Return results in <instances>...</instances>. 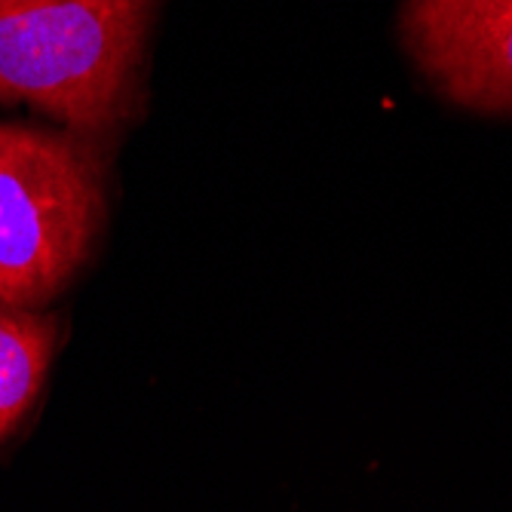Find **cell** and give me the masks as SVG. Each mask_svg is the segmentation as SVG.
<instances>
[{
    "instance_id": "cell-1",
    "label": "cell",
    "mask_w": 512,
    "mask_h": 512,
    "mask_svg": "<svg viewBox=\"0 0 512 512\" xmlns=\"http://www.w3.org/2000/svg\"><path fill=\"white\" fill-rule=\"evenodd\" d=\"M163 0H0V105L123 145L148 114Z\"/></svg>"
},
{
    "instance_id": "cell-2",
    "label": "cell",
    "mask_w": 512,
    "mask_h": 512,
    "mask_svg": "<svg viewBox=\"0 0 512 512\" xmlns=\"http://www.w3.org/2000/svg\"><path fill=\"white\" fill-rule=\"evenodd\" d=\"M120 145L0 120V298L50 310L99 258Z\"/></svg>"
},
{
    "instance_id": "cell-3",
    "label": "cell",
    "mask_w": 512,
    "mask_h": 512,
    "mask_svg": "<svg viewBox=\"0 0 512 512\" xmlns=\"http://www.w3.org/2000/svg\"><path fill=\"white\" fill-rule=\"evenodd\" d=\"M399 31L448 102L512 114V0H405Z\"/></svg>"
},
{
    "instance_id": "cell-4",
    "label": "cell",
    "mask_w": 512,
    "mask_h": 512,
    "mask_svg": "<svg viewBox=\"0 0 512 512\" xmlns=\"http://www.w3.org/2000/svg\"><path fill=\"white\" fill-rule=\"evenodd\" d=\"M65 344V319L0 298V454L25 436Z\"/></svg>"
}]
</instances>
